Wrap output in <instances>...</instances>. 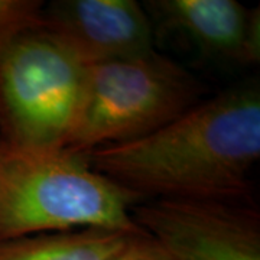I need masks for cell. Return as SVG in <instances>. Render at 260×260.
Segmentation results:
<instances>
[{
	"label": "cell",
	"instance_id": "cell-9",
	"mask_svg": "<svg viewBox=\"0 0 260 260\" xmlns=\"http://www.w3.org/2000/svg\"><path fill=\"white\" fill-rule=\"evenodd\" d=\"M44 6L39 0H0V52L22 32L42 23Z\"/></svg>",
	"mask_w": 260,
	"mask_h": 260
},
{
	"label": "cell",
	"instance_id": "cell-7",
	"mask_svg": "<svg viewBox=\"0 0 260 260\" xmlns=\"http://www.w3.org/2000/svg\"><path fill=\"white\" fill-rule=\"evenodd\" d=\"M143 6L153 29L185 37L207 59L237 67L259 64V8L236 0H150Z\"/></svg>",
	"mask_w": 260,
	"mask_h": 260
},
{
	"label": "cell",
	"instance_id": "cell-3",
	"mask_svg": "<svg viewBox=\"0 0 260 260\" xmlns=\"http://www.w3.org/2000/svg\"><path fill=\"white\" fill-rule=\"evenodd\" d=\"M204 93L195 75L156 51L88 67L83 106L65 150L83 155L142 139L188 112Z\"/></svg>",
	"mask_w": 260,
	"mask_h": 260
},
{
	"label": "cell",
	"instance_id": "cell-2",
	"mask_svg": "<svg viewBox=\"0 0 260 260\" xmlns=\"http://www.w3.org/2000/svg\"><path fill=\"white\" fill-rule=\"evenodd\" d=\"M142 201L84 155L23 148L0 136V243L80 227L139 232L132 210Z\"/></svg>",
	"mask_w": 260,
	"mask_h": 260
},
{
	"label": "cell",
	"instance_id": "cell-4",
	"mask_svg": "<svg viewBox=\"0 0 260 260\" xmlns=\"http://www.w3.org/2000/svg\"><path fill=\"white\" fill-rule=\"evenodd\" d=\"M88 65L44 25L0 52V136L13 145L65 150L83 106Z\"/></svg>",
	"mask_w": 260,
	"mask_h": 260
},
{
	"label": "cell",
	"instance_id": "cell-10",
	"mask_svg": "<svg viewBox=\"0 0 260 260\" xmlns=\"http://www.w3.org/2000/svg\"><path fill=\"white\" fill-rule=\"evenodd\" d=\"M112 260H178L152 236L140 230L133 233Z\"/></svg>",
	"mask_w": 260,
	"mask_h": 260
},
{
	"label": "cell",
	"instance_id": "cell-6",
	"mask_svg": "<svg viewBox=\"0 0 260 260\" xmlns=\"http://www.w3.org/2000/svg\"><path fill=\"white\" fill-rule=\"evenodd\" d=\"M44 25L88 67L155 52V29L135 0H55Z\"/></svg>",
	"mask_w": 260,
	"mask_h": 260
},
{
	"label": "cell",
	"instance_id": "cell-5",
	"mask_svg": "<svg viewBox=\"0 0 260 260\" xmlns=\"http://www.w3.org/2000/svg\"><path fill=\"white\" fill-rule=\"evenodd\" d=\"M132 218L178 260H260V213L253 201L156 198Z\"/></svg>",
	"mask_w": 260,
	"mask_h": 260
},
{
	"label": "cell",
	"instance_id": "cell-1",
	"mask_svg": "<svg viewBox=\"0 0 260 260\" xmlns=\"http://www.w3.org/2000/svg\"><path fill=\"white\" fill-rule=\"evenodd\" d=\"M94 171L140 197L253 201L260 158L259 84L203 99L142 139L83 153Z\"/></svg>",
	"mask_w": 260,
	"mask_h": 260
},
{
	"label": "cell",
	"instance_id": "cell-8",
	"mask_svg": "<svg viewBox=\"0 0 260 260\" xmlns=\"http://www.w3.org/2000/svg\"><path fill=\"white\" fill-rule=\"evenodd\" d=\"M132 234L99 227L34 234L0 243V260H112Z\"/></svg>",
	"mask_w": 260,
	"mask_h": 260
}]
</instances>
